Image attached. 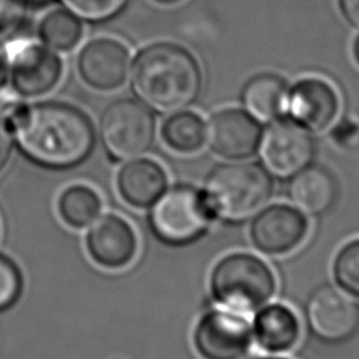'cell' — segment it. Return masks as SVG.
Masks as SVG:
<instances>
[{
  "instance_id": "14",
  "label": "cell",
  "mask_w": 359,
  "mask_h": 359,
  "mask_svg": "<svg viewBox=\"0 0 359 359\" xmlns=\"http://www.w3.org/2000/svg\"><path fill=\"white\" fill-rule=\"evenodd\" d=\"M81 79L97 90H115L129 72V52L118 41L102 38L87 43L79 56Z\"/></svg>"
},
{
  "instance_id": "10",
  "label": "cell",
  "mask_w": 359,
  "mask_h": 359,
  "mask_svg": "<svg viewBox=\"0 0 359 359\" xmlns=\"http://www.w3.org/2000/svg\"><path fill=\"white\" fill-rule=\"evenodd\" d=\"M306 318L317 337L327 341H341L356 330L359 307L339 287L323 285L310 294L306 304Z\"/></svg>"
},
{
  "instance_id": "7",
  "label": "cell",
  "mask_w": 359,
  "mask_h": 359,
  "mask_svg": "<svg viewBox=\"0 0 359 359\" xmlns=\"http://www.w3.org/2000/svg\"><path fill=\"white\" fill-rule=\"evenodd\" d=\"M192 339L202 359H243L252 344V328L241 313L209 310L198 320Z\"/></svg>"
},
{
  "instance_id": "1",
  "label": "cell",
  "mask_w": 359,
  "mask_h": 359,
  "mask_svg": "<svg viewBox=\"0 0 359 359\" xmlns=\"http://www.w3.org/2000/svg\"><path fill=\"white\" fill-rule=\"evenodd\" d=\"M21 153L48 170H69L84 163L95 144L90 118L63 102L24 107L8 126Z\"/></svg>"
},
{
  "instance_id": "34",
  "label": "cell",
  "mask_w": 359,
  "mask_h": 359,
  "mask_svg": "<svg viewBox=\"0 0 359 359\" xmlns=\"http://www.w3.org/2000/svg\"><path fill=\"white\" fill-rule=\"evenodd\" d=\"M25 1H32V3H42V1H46V0H25Z\"/></svg>"
},
{
  "instance_id": "2",
  "label": "cell",
  "mask_w": 359,
  "mask_h": 359,
  "mask_svg": "<svg viewBox=\"0 0 359 359\" xmlns=\"http://www.w3.org/2000/svg\"><path fill=\"white\" fill-rule=\"evenodd\" d=\"M201 70L194 56L174 43H156L142 50L133 65L139 97L160 111L180 109L196 97Z\"/></svg>"
},
{
  "instance_id": "15",
  "label": "cell",
  "mask_w": 359,
  "mask_h": 359,
  "mask_svg": "<svg viewBox=\"0 0 359 359\" xmlns=\"http://www.w3.org/2000/svg\"><path fill=\"white\" fill-rule=\"evenodd\" d=\"M292 119L309 132L325 129L337 116L338 97L323 80L306 79L294 86L286 100Z\"/></svg>"
},
{
  "instance_id": "9",
  "label": "cell",
  "mask_w": 359,
  "mask_h": 359,
  "mask_svg": "<svg viewBox=\"0 0 359 359\" xmlns=\"http://www.w3.org/2000/svg\"><path fill=\"white\" fill-rule=\"evenodd\" d=\"M13 83L24 95H41L52 90L60 79L59 56L35 41H17L8 49Z\"/></svg>"
},
{
  "instance_id": "11",
  "label": "cell",
  "mask_w": 359,
  "mask_h": 359,
  "mask_svg": "<svg viewBox=\"0 0 359 359\" xmlns=\"http://www.w3.org/2000/svg\"><path fill=\"white\" fill-rule=\"evenodd\" d=\"M206 139L217 156L227 160H244L254 156L259 149L262 129L248 112L226 108L210 116Z\"/></svg>"
},
{
  "instance_id": "29",
  "label": "cell",
  "mask_w": 359,
  "mask_h": 359,
  "mask_svg": "<svg viewBox=\"0 0 359 359\" xmlns=\"http://www.w3.org/2000/svg\"><path fill=\"white\" fill-rule=\"evenodd\" d=\"M344 17L353 25L359 27V0H339Z\"/></svg>"
},
{
  "instance_id": "17",
  "label": "cell",
  "mask_w": 359,
  "mask_h": 359,
  "mask_svg": "<svg viewBox=\"0 0 359 359\" xmlns=\"http://www.w3.org/2000/svg\"><path fill=\"white\" fill-rule=\"evenodd\" d=\"M252 339L266 352H287L300 338V321L296 313L282 304L271 303L258 309L252 321Z\"/></svg>"
},
{
  "instance_id": "16",
  "label": "cell",
  "mask_w": 359,
  "mask_h": 359,
  "mask_svg": "<svg viewBox=\"0 0 359 359\" xmlns=\"http://www.w3.org/2000/svg\"><path fill=\"white\" fill-rule=\"evenodd\" d=\"M164 167L151 158H133L125 163L116 175L121 198L137 209L150 208L167 189Z\"/></svg>"
},
{
  "instance_id": "13",
  "label": "cell",
  "mask_w": 359,
  "mask_h": 359,
  "mask_svg": "<svg viewBox=\"0 0 359 359\" xmlns=\"http://www.w3.org/2000/svg\"><path fill=\"white\" fill-rule=\"evenodd\" d=\"M90 258L102 268L121 269L129 265L137 252V236L128 220L108 213L97 217L86 236Z\"/></svg>"
},
{
  "instance_id": "25",
  "label": "cell",
  "mask_w": 359,
  "mask_h": 359,
  "mask_svg": "<svg viewBox=\"0 0 359 359\" xmlns=\"http://www.w3.org/2000/svg\"><path fill=\"white\" fill-rule=\"evenodd\" d=\"M128 0H65L67 7L91 21L107 20L119 13Z\"/></svg>"
},
{
  "instance_id": "5",
  "label": "cell",
  "mask_w": 359,
  "mask_h": 359,
  "mask_svg": "<svg viewBox=\"0 0 359 359\" xmlns=\"http://www.w3.org/2000/svg\"><path fill=\"white\" fill-rule=\"evenodd\" d=\"M213 219L202 189L180 184L165 189L151 205L149 226L161 243L184 245L198 240Z\"/></svg>"
},
{
  "instance_id": "21",
  "label": "cell",
  "mask_w": 359,
  "mask_h": 359,
  "mask_svg": "<svg viewBox=\"0 0 359 359\" xmlns=\"http://www.w3.org/2000/svg\"><path fill=\"white\" fill-rule=\"evenodd\" d=\"M161 136L171 150L189 154L203 146L206 140V126L196 114L181 111L165 119L161 128Z\"/></svg>"
},
{
  "instance_id": "30",
  "label": "cell",
  "mask_w": 359,
  "mask_h": 359,
  "mask_svg": "<svg viewBox=\"0 0 359 359\" xmlns=\"http://www.w3.org/2000/svg\"><path fill=\"white\" fill-rule=\"evenodd\" d=\"M7 70H8V59L4 50L0 48V86L4 83L7 77Z\"/></svg>"
},
{
  "instance_id": "20",
  "label": "cell",
  "mask_w": 359,
  "mask_h": 359,
  "mask_svg": "<svg viewBox=\"0 0 359 359\" xmlns=\"http://www.w3.org/2000/svg\"><path fill=\"white\" fill-rule=\"evenodd\" d=\"M102 201L91 187L74 184L67 187L57 199L60 219L73 229L91 224L101 213Z\"/></svg>"
},
{
  "instance_id": "23",
  "label": "cell",
  "mask_w": 359,
  "mask_h": 359,
  "mask_svg": "<svg viewBox=\"0 0 359 359\" xmlns=\"http://www.w3.org/2000/svg\"><path fill=\"white\" fill-rule=\"evenodd\" d=\"M332 273L341 290L359 299V237L338 250L332 262Z\"/></svg>"
},
{
  "instance_id": "3",
  "label": "cell",
  "mask_w": 359,
  "mask_h": 359,
  "mask_svg": "<svg viewBox=\"0 0 359 359\" xmlns=\"http://www.w3.org/2000/svg\"><path fill=\"white\" fill-rule=\"evenodd\" d=\"M202 192L215 217L238 220L268 203L273 194V180L258 163L233 160L209 171Z\"/></svg>"
},
{
  "instance_id": "28",
  "label": "cell",
  "mask_w": 359,
  "mask_h": 359,
  "mask_svg": "<svg viewBox=\"0 0 359 359\" xmlns=\"http://www.w3.org/2000/svg\"><path fill=\"white\" fill-rule=\"evenodd\" d=\"M11 154L10 132L0 123V172L6 167Z\"/></svg>"
},
{
  "instance_id": "4",
  "label": "cell",
  "mask_w": 359,
  "mask_h": 359,
  "mask_svg": "<svg viewBox=\"0 0 359 359\" xmlns=\"http://www.w3.org/2000/svg\"><path fill=\"white\" fill-rule=\"evenodd\" d=\"M209 290L223 309L250 313L266 304L275 294L276 278L262 258L237 251L222 257L213 265Z\"/></svg>"
},
{
  "instance_id": "31",
  "label": "cell",
  "mask_w": 359,
  "mask_h": 359,
  "mask_svg": "<svg viewBox=\"0 0 359 359\" xmlns=\"http://www.w3.org/2000/svg\"><path fill=\"white\" fill-rule=\"evenodd\" d=\"M353 53H355V59H356V62L359 63V36H358V38H356V41H355Z\"/></svg>"
},
{
  "instance_id": "24",
  "label": "cell",
  "mask_w": 359,
  "mask_h": 359,
  "mask_svg": "<svg viewBox=\"0 0 359 359\" xmlns=\"http://www.w3.org/2000/svg\"><path fill=\"white\" fill-rule=\"evenodd\" d=\"M24 276L17 262L0 252V313L11 309L21 297Z\"/></svg>"
},
{
  "instance_id": "19",
  "label": "cell",
  "mask_w": 359,
  "mask_h": 359,
  "mask_svg": "<svg viewBox=\"0 0 359 359\" xmlns=\"http://www.w3.org/2000/svg\"><path fill=\"white\" fill-rule=\"evenodd\" d=\"M287 87L276 74L262 73L254 76L244 87L243 101L257 118L269 121L286 109Z\"/></svg>"
},
{
  "instance_id": "27",
  "label": "cell",
  "mask_w": 359,
  "mask_h": 359,
  "mask_svg": "<svg viewBox=\"0 0 359 359\" xmlns=\"http://www.w3.org/2000/svg\"><path fill=\"white\" fill-rule=\"evenodd\" d=\"M24 108L21 100L13 93L7 90H0V123L8 130L10 123L18 115V112Z\"/></svg>"
},
{
  "instance_id": "12",
  "label": "cell",
  "mask_w": 359,
  "mask_h": 359,
  "mask_svg": "<svg viewBox=\"0 0 359 359\" xmlns=\"http://www.w3.org/2000/svg\"><path fill=\"white\" fill-rule=\"evenodd\" d=\"M262 160L278 175H293L310 164L314 143L306 128L294 121H278L261 139Z\"/></svg>"
},
{
  "instance_id": "33",
  "label": "cell",
  "mask_w": 359,
  "mask_h": 359,
  "mask_svg": "<svg viewBox=\"0 0 359 359\" xmlns=\"http://www.w3.org/2000/svg\"><path fill=\"white\" fill-rule=\"evenodd\" d=\"M254 359H285V358H279V356H261V358H254Z\"/></svg>"
},
{
  "instance_id": "6",
  "label": "cell",
  "mask_w": 359,
  "mask_h": 359,
  "mask_svg": "<svg viewBox=\"0 0 359 359\" xmlns=\"http://www.w3.org/2000/svg\"><path fill=\"white\" fill-rule=\"evenodd\" d=\"M156 122L150 109L130 98L112 102L100 121V136L107 153L116 160L146 153L154 140Z\"/></svg>"
},
{
  "instance_id": "22",
  "label": "cell",
  "mask_w": 359,
  "mask_h": 359,
  "mask_svg": "<svg viewBox=\"0 0 359 359\" xmlns=\"http://www.w3.org/2000/svg\"><path fill=\"white\" fill-rule=\"evenodd\" d=\"M41 36L52 48L70 49L81 36V24L66 10H53L41 21Z\"/></svg>"
},
{
  "instance_id": "8",
  "label": "cell",
  "mask_w": 359,
  "mask_h": 359,
  "mask_svg": "<svg viewBox=\"0 0 359 359\" xmlns=\"http://www.w3.org/2000/svg\"><path fill=\"white\" fill-rule=\"evenodd\" d=\"M309 220L306 215L287 203H273L257 212L250 223V240L268 255H283L297 248L306 238Z\"/></svg>"
},
{
  "instance_id": "32",
  "label": "cell",
  "mask_w": 359,
  "mask_h": 359,
  "mask_svg": "<svg viewBox=\"0 0 359 359\" xmlns=\"http://www.w3.org/2000/svg\"><path fill=\"white\" fill-rule=\"evenodd\" d=\"M158 3H163V4H172V3H177L178 0H156Z\"/></svg>"
},
{
  "instance_id": "18",
  "label": "cell",
  "mask_w": 359,
  "mask_h": 359,
  "mask_svg": "<svg viewBox=\"0 0 359 359\" xmlns=\"http://www.w3.org/2000/svg\"><path fill=\"white\" fill-rule=\"evenodd\" d=\"M289 196L302 212L321 215L335 202V177L324 165L307 164L293 174L289 184Z\"/></svg>"
},
{
  "instance_id": "26",
  "label": "cell",
  "mask_w": 359,
  "mask_h": 359,
  "mask_svg": "<svg viewBox=\"0 0 359 359\" xmlns=\"http://www.w3.org/2000/svg\"><path fill=\"white\" fill-rule=\"evenodd\" d=\"M25 0H0V35L15 28L24 17Z\"/></svg>"
}]
</instances>
